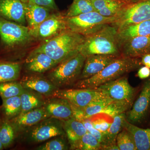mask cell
Wrapping results in <instances>:
<instances>
[{"instance_id": "cell-1", "label": "cell", "mask_w": 150, "mask_h": 150, "mask_svg": "<svg viewBox=\"0 0 150 150\" xmlns=\"http://www.w3.org/2000/svg\"><path fill=\"white\" fill-rule=\"evenodd\" d=\"M86 37L67 29L50 40L43 42L31 53H45L59 64L79 53Z\"/></svg>"}, {"instance_id": "cell-2", "label": "cell", "mask_w": 150, "mask_h": 150, "mask_svg": "<svg viewBox=\"0 0 150 150\" xmlns=\"http://www.w3.org/2000/svg\"><path fill=\"white\" fill-rule=\"evenodd\" d=\"M142 65L139 58L121 56L93 76L78 80L74 86L76 88L96 89L103 84L137 70Z\"/></svg>"}, {"instance_id": "cell-3", "label": "cell", "mask_w": 150, "mask_h": 150, "mask_svg": "<svg viewBox=\"0 0 150 150\" xmlns=\"http://www.w3.org/2000/svg\"><path fill=\"white\" fill-rule=\"evenodd\" d=\"M117 33L115 27L108 25L96 33L86 36L80 53L86 58L94 55L121 56Z\"/></svg>"}, {"instance_id": "cell-4", "label": "cell", "mask_w": 150, "mask_h": 150, "mask_svg": "<svg viewBox=\"0 0 150 150\" xmlns=\"http://www.w3.org/2000/svg\"><path fill=\"white\" fill-rule=\"evenodd\" d=\"M33 39L28 27L0 17V55L12 53Z\"/></svg>"}, {"instance_id": "cell-5", "label": "cell", "mask_w": 150, "mask_h": 150, "mask_svg": "<svg viewBox=\"0 0 150 150\" xmlns=\"http://www.w3.org/2000/svg\"><path fill=\"white\" fill-rule=\"evenodd\" d=\"M86 59L79 52L50 70L47 78L59 88L71 85L79 80Z\"/></svg>"}, {"instance_id": "cell-6", "label": "cell", "mask_w": 150, "mask_h": 150, "mask_svg": "<svg viewBox=\"0 0 150 150\" xmlns=\"http://www.w3.org/2000/svg\"><path fill=\"white\" fill-rule=\"evenodd\" d=\"M115 16H103L97 12H91L72 17H65L67 28L85 36L92 35L114 21Z\"/></svg>"}, {"instance_id": "cell-7", "label": "cell", "mask_w": 150, "mask_h": 150, "mask_svg": "<svg viewBox=\"0 0 150 150\" xmlns=\"http://www.w3.org/2000/svg\"><path fill=\"white\" fill-rule=\"evenodd\" d=\"M150 19V0H141L126 5L110 25L118 31L129 25Z\"/></svg>"}, {"instance_id": "cell-8", "label": "cell", "mask_w": 150, "mask_h": 150, "mask_svg": "<svg viewBox=\"0 0 150 150\" xmlns=\"http://www.w3.org/2000/svg\"><path fill=\"white\" fill-rule=\"evenodd\" d=\"M23 131L25 139L30 143L44 142L65 134L63 121L52 117L43 120Z\"/></svg>"}, {"instance_id": "cell-9", "label": "cell", "mask_w": 150, "mask_h": 150, "mask_svg": "<svg viewBox=\"0 0 150 150\" xmlns=\"http://www.w3.org/2000/svg\"><path fill=\"white\" fill-rule=\"evenodd\" d=\"M51 98L67 100L75 107L82 108L91 103L109 98L98 88L58 89Z\"/></svg>"}, {"instance_id": "cell-10", "label": "cell", "mask_w": 150, "mask_h": 150, "mask_svg": "<svg viewBox=\"0 0 150 150\" xmlns=\"http://www.w3.org/2000/svg\"><path fill=\"white\" fill-rule=\"evenodd\" d=\"M67 29L64 15L57 13H51L36 28L30 31L34 39L44 42Z\"/></svg>"}, {"instance_id": "cell-11", "label": "cell", "mask_w": 150, "mask_h": 150, "mask_svg": "<svg viewBox=\"0 0 150 150\" xmlns=\"http://www.w3.org/2000/svg\"><path fill=\"white\" fill-rule=\"evenodd\" d=\"M97 88L114 101H127L133 103L136 90L130 84L126 76L106 83Z\"/></svg>"}, {"instance_id": "cell-12", "label": "cell", "mask_w": 150, "mask_h": 150, "mask_svg": "<svg viewBox=\"0 0 150 150\" xmlns=\"http://www.w3.org/2000/svg\"><path fill=\"white\" fill-rule=\"evenodd\" d=\"M150 108V77L145 82L139 95L126 113V120L132 124L141 123L146 118Z\"/></svg>"}, {"instance_id": "cell-13", "label": "cell", "mask_w": 150, "mask_h": 150, "mask_svg": "<svg viewBox=\"0 0 150 150\" xmlns=\"http://www.w3.org/2000/svg\"><path fill=\"white\" fill-rule=\"evenodd\" d=\"M26 6L20 0H0V17L25 25Z\"/></svg>"}, {"instance_id": "cell-14", "label": "cell", "mask_w": 150, "mask_h": 150, "mask_svg": "<svg viewBox=\"0 0 150 150\" xmlns=\"http://www.w3.org/2000/svg\"><path fill=\"white\" fill-rule=\"evenodd\" d=\"M121 56L140 58L150 54V35L131 38L120 45Z\"/></svg>"}, {"instance_id": "cell-15", "label": "cell", "mask_w": 150, "mask_h": 150, "mask_svg": "<svg viewBox=\"0 0 150 150\" xmlns=\"http://www.w3.org/2000/svg\"><path fill=\"white\" fill-rule=\"evenodd\" d=\"M50 118L44 106L30 110L9 121L15 131L16 135L32 127L43 120Z\"/></svg>"}, {"instance_id": "cell-16", "label": "cell", "mask_w": 150, "mask_h": 150, "mask_svg": "<svg viewBox=\"0 0 150 150\" xmlns=\"http://www.w3.org/2000/svg\"><path fill=\"white\" fill-rule=\"evenodd\" d=\"M118 57H119L109 55H94L88 56L86 58L78 80L93 76Z\"/></svg>"}, {"instance_id": "cell-17", "label": "cell", "mask_w": 150, "mask_h": 150, "mask_svg": "<svg viewBox=\"0 0 150 150\" xmlns=\"http://www.w3.org/2000/svg\"><path fill=\"white\" fill-rule=\"evenodd\" d=\"M23 88L33 91L43 96L50 97L59 89L48 78L38 75L25 76L20 81Z\"/></svg>"}, {"instance_id": "cell-18", "label": "cell", "mask_w": 150, "mask_h": 150, "mask_svg": "<svg viewBox=\"0 0 150 150\" xmlns=\"http://www.w3.org/2000/svg\"><path fill=\"white\" fill-rule=\"evenodd\" d=\"M46 100L44 107L49 117L64 121L73 117L71 105L68 100L58 98H51Z\"/></svg>"}, {"instance_id": "cell-19", "label": "cell", "mask_w": 150, "mask_h": 150, "mask_svg": "<svg viewBox=\"0 0 150 150\" xmlns=\"http://www.w3.org/2000/svg\"><path fill=\"white\" fill-rule=\"evenodd\" d=\"M58 65L48 55L42 52L31 53L25 61V68L33 74H41L54 69Z\"/></svg>"}, {"instance_id": "cell-20", "label": "cell", "mask_w": 150, "mask_h": 150, "mask_svg": "<svg viewBox=\"0 0 150 150\" xmlns=\"http://www.w3.org/2000/svg\"><path fill=\"white\" fill-rule=\"evenodd\" d=\"M114 100L110 98L94 101L83 108H79L71 105L73 117L80 121L89 119L102 112L105 108Z\"/></svg>"}, {"instance_id": "cell-21", "label": "cell", "mask_w": 150, "mask_h": 150, "mask_svg": "<svg viewBox=\"0 0 150 150\" xmlns=\"http://www.w3.org/2000/svg\"><path fill=\"white\" fill-rule=\"evenodd\" d=\"M149 35H150V19L131 25L117 31V39L120 46L121 43L131 38Z\"/></svg>"}, {"instance_id": "cell-22", "label": "cell", "mask_w": 150, "mask_h": 150, "mask_svg": "<svg viewBox=\"0 0 150 150\" xmlns=\"http://www.w3.org/2000/svg\"><path fill=\"white\" fill-rule=\"evenodd\" d=\"M51 10L35 4L27 3L25 19L30 30L35 29L51 14Z\"/></svg>"}, {"instance_id": "cell-23", "label": "cell", "mask_w": 150, "mask_h": 150, "mask_svg": "<svg viewBox=\"0 0 150 150\" xmlns=\"http://www.w3.org/2000/svg\"><path fill=\"white\" fill-rule=\"evenodd\" d=\"M123 128L133 135L137 150H150V129H144L135 126L126 120L123 123Z\"/></svg>"}, {"instance_id": "cell-24", "label": "cell", "mask_w": 150, "mask_h": 150, "mask_svg": "<svg viewBox=\"0 0 150 150\" xmlns=\"http://www.w3.org/2000/svg\"><path fill=\"white\" fill-rule=\"evenodd\" d=\"M63 122L67 139L71 148L74 149L75 146L87 131L83 123L74 117Z\"/></svg>"}, {"instance_id": "cell-25", "label": "cell", "mask_w": 150, "mask_h": 150, "mask_svg": "<svg viewBox=\"0 0 150 150\" xmlns=\"http://www.w3.org/2000/svg\"><path fill=\"white\" fill-rule=\"evenodd\" d=\"M96 11L105 17L115 16L128 4L123 0H91Z\"/></svg>"}, {"instance_id": "cell-26", "label": "cell", "mask_w": 150, "mask_h": 150, "mask_svg": "<svg viewBox=\"0 0 150 150\" xmlns=\"http://www.w3.org/2000/svg\"><path fill=\"white\" fill-rule=\"evenodd\" d=\"M20 97L21 103V112L20 114L42 107L44 106L46 102L43 95L27 89L24 88Z\"/></svg>"}, {"instance_id": "cell-27", "label": "cell", "mask_w": 150, "mask_h": 150, "mask_svg": "<svg viewBox=\"0 0 150 150\" xmlns=\"http://www.w3.org/2000/svg\"><path fill=\"white\" fill-rule=\"evenodd\" d=\"M21 112L20 96L2 99V103L0 105V119L10 121L18 116Z\"/></svg>"}, {"instance_id": "cell-28", "label": "cell", "mask_w": 150, "mask_h": 150, "mask_svg": "<svg viewBox=\"0 0 150 150\" xmlns=\"http://www.w3.org/2000/svg\"><path fill=\"white\" fill-rule=\"evenodd\" d=\"M21 70L19 62L0 59V83L18 81Z\"/></svg>"}, {"instance_id": "cell-29", "label": "cell", "mask_w": 150, "mask_h": 150, "mask_svg": "<svg viewBox=\"0 0 150 150\" xmlns=\"http://www.w3.org/2000/svg\"><path fill=\"white\" fill-rule=\"evenodd\" d=\"M111 125L107 131L103 133V140L102 148L103 147L116 144V138L121 129L123 128V121L126 118L125 113H122L113 117Z\"/></svg>"}, {"instance_id": "cell-30", "label": "cell", "mask_w": 150, "mask_h": 150, "mask_svg": "<svg viewBox=\"0 0 150 150\" xmlns=\"http://www.w3.org/2000/svg\"><path fill=\"white\" fill-rule=\"evenodd\" d=\"M16 137V133L10 121L0 119V141L4 149L11 146Z\"/></svg>"}, {"instance_id": "cell-31", "label": "cell", "mask_w": 150, "mask_h": 150, "mask_svg": "<svg viewBox=\"0 0 150 150\" xmlns=\"http://www.w3.org/2000/svg\"><path fill=\"white\" fill-rule=\"evenodd\" d=\"M94 11L91 0H74L64 15L65 17H72Z\"/></svg>"}, {"instance_id": "cell-32", "label": "cell", "mask_w": 150, "mask_h": 150, "mask_svg": "<svg viewBox=\"0 0 150 150\" xmlns=\"http://www.w3.org/2000/svg\"><path fill=\"white\" fill-rule=\"evenodd\" d=\"M24 88L20 81H11L0 83V96L2 99L20 96Z\"/></svg>"}, {"instance_id": "cell-33", "label": "cell", "mask_w": 150, "mask_h": 150, "mask_svg": "<svg viewBox=\"0 0 150 150\" xmlns=\"http://www.w3.org/2000/svg\"><path fill=\"white\" fill-rule=\"evenodd\" d=\"M102 145L94 136L87 132L75 146L74 149L81 150H101Z\"/></svg>"}, {"instance_id": "cell-34", "label": "cell", "mask_w": 150, "mask_h": 150, "mask_svg": "<svg viewBox=\"0 0 150 150\" xmlns=\"http://www.w3.org/2000/svg\"><path fill=\"white\" fill-rule=\"evenodd\" d=\"M123 129L116 138V144L119 150H137L133 135L126 129Z\"/></svg>"}, {"instance_id": "cell-35", "label": "cell", "mask_w": 150, "mask_h": 150, "mask_svg": "<svg viewBox=\"0 0 150 150\" xmlns=\"http://www.w3.org/2000/svg\"><path fill=\"white\" fill-rule=\"evenodd\" d=\"M133 103L124 101H113L108 105L101 113L113 118L115 115L124 113L130 108Z\"/></svg>"}, {"instance_id": "cell-36", "label": "cell", "mask_w": 150, "mask_h": 150, "mask_svg": "<svg viewBox=\"0 0 150 150\" xmlns=\"http://www.w3.org/2000/svg\"><path fill=\"white\" fill-rule=\"evenodd\" d=\"M38 150H65L68 149V146L64 138L61 136L54 137L45 144L36 148Z\"/></svg>"}, {"instance_id": "cell-37", "label": "cell", "mask_w": 150, "mask_h": 150, "mask_svg": "<svg viewBox=\"0 0 150 150\" xmlns=\"http://www.w3.org/2000/svg\"><path fill=\"white\" fill-rule=\"evenodd\" d=\"M83 123L84 126L85 127L87 131L94 136L99 142L100 143L102 144L103 142V133L96 129L93 126L91 121L89 119H86L81 121Z\"/></svg>"}, {"instance_id": "cell-38", "label": "cell", "mask_w": 150, "mask_h": 150, "mask_svg": "<svg viewBox=\"0 0 150 150\" xmlns=\"http://www.w3.org/2000/svg\"><path fill=\"white\" fill-rule=\"evenodd\" d=\"M90 121L93 127L103 133L107 131L112 122L107 121L105 118L100 117Z\"/></svg>"}, {"instance_id": "cell-39", "label": "cell", "mask_w": 150, "mask_h": 150, "mask_svg": "<svg viewBox=\"0 0 150 150\" xmlns=\"http://www.w3.org/2000/svg\"><path fill=\"white\" fill-rule=\"evenodd\" d=\"M28 3L41 6L52 11H56L57 9L54 0H30Z\"/></svg>"}, {"instance_id": "cell-40", "label": "cell", "mask_w": 150, "mask_h": 150, "mask_svg": "<svg viewBox=\"0 0 150 150\" xmlns=\"http://www.w3.org/2000/svg\"><path fill=\"white\" fill-rule=\"evenodd\" d=\"M137 76L141 79H146L150 77V69L144 66L140 67L138 71Z\"/></svg>"}, {"instance_id": "cell-41", "label": "cell", "mask_w": 150, "mask_h": 150, "mask_svg": "<svg viewBox=\"0 0 150 150\" xmlns=\"http://www.w3.org/2000/svg\"><path fill=\"white\" fill-rule=\"evenodd\" d=\"M141 63L142 65L150 69V54H145L142 56Z\"/></svg>"}, {"instance_id": "cell-42", "label": "cell", "mask_w": 150, "mask_h": 150, "mask_svg": "<svg viewBox=\"0 0 150 150\" xmlns=\"http://www.w3.org/2000/svg\"><path fill=\"white\" fill-rule=\"evenodd\" d=\"M123 1L126 2L128 4H130L137 2L141 1V0H123Z\"/></svg>"}, {"instance_id": "cell-43", "label": "cell", "mask_w": 150, "mask_h": 150, "mask_svg": "<svg viewBox=\"0 0 150 150\" xmlns=\"http://www.w3.org/2000/svg\"><path fill=\"white\" fill-rule=\"evenodd\" d=\"M4 149V146H3V144H2L1 142L0 141V150H2Z\"/></svg>"}, {"instance_id": "cell-44", "label": "cell", "mask_w": 150, "mask_h": 150, "mask_svg": "<svg viewBox=\"0 0 150 150\" xmlns=\"http://www.w3.org/2000/svg\"><path fill=\"white\" fill-rule=\"evenodd\" d=\"M20 1H21L22 2L27 4V3L29 2L30 0H20Z\"/></svg>"}]
</instances>
